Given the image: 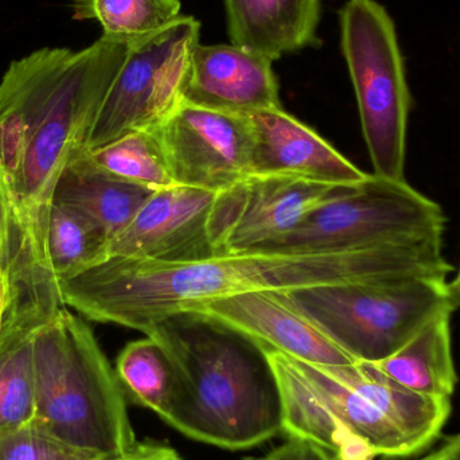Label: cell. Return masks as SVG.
<instances>
[{
	"mask_svg": "<svg viewBox=\"0 0 460 460\" xmlns=\"http://www.w3.org/2000/svg\"><path fill=\"white\" fill-rule=\"evenodd\" d=\"M443 238L337 251H253L190 261L102 260L59 281L62 305L99 323L146 332L208 300L394 279L447 280Z\"/></svg>",
	"mask_w": 460,
	"mask_h": 460,
	"instance_id": "6da1fadb",
	"label": "cell"
},
{
	"mask_svg": "<svg viewBox=\"0 0 460 460\" xmlns=\"http://www.w3.org/2000/svg\"><path fill=\"white\" fill-rule=\"evenodd\" d=\"M131 43L102 35L83 50L43 48L13 61L0 81V172L16 226V279L57 287L48 256L54 189L89 137Z\"/></svg>",
	"mask_w": 460,
	"mask_h": 460,
	"instance_id": "7a4b0ae2",
	"label": "cell"
},
{
	"mask_svg": "<svg viewBox=\"0 0 460 460\" xmlns=\"http://www.w3.org/2000/svg\"><path fill=\"white\" fill-rule=\"evenodd\" d=\"M283 402V434L338 460L407 459L429 450L451 400L408 391L367 362L321 365L267 349Z\"/></svg>",
	"mask_w": 460,
	"mask_h": 460,
	"instance_id": "3957f363",
	"label": "cell"
},
{
	"mask_svg": "<svg viewBox=\"0 0 460 460\" xmlns=\"http://www.w3.org/2000/svg\"><path fill=\"white\" fill-rule=\"evenodd\" d=\"M177 372L164 420L197 442L226 450L256 447L283 434V402L265 348L196 313L154 324Z\"/></svg>",
	"mask_w": 460,
	"mask_h": 460,
	"instance_id": "277c9868",
	"label": "cell"
},
{
	"mask_svg": "<svg viewBox=\"0 0 460 460\" xmlns=\"http://www.w3.org/2000/svg\"><path fill=\"white\" fill-rule=\"evenodd\" d=\"M34 423L58 442L105 460L137 450L126 392L91 327L57 308L35 332Z\"/></svg>",
	"mask_w": 460,
	"mask_h": 460,
	"instance_id": "5b68a950",
	"label": "cell"
},
{
	"mask_svg": "<svg viewBox=\"0 0 460 460\" xmlns=\"http://www.w3.org/2000/svg\"><path fill=\"white\" fill-rule=\"evenodd\" d=\"M340 23L373 174L405 181L412 96L394 19L377 0H348Z\"/></svg>",
	"mask_w": 460,
	"mask_h": 460,
	"instance_id": "8992f818",
	"label": "cell"
},
{
	"mask_svg": "<svg viewBox=\"0 0 460 460\" xmlns=\"http://www.w3.org/2000/svg\"><path fill=\"white\" fill-rule=\"evenodd\" d=\"M446 283L440 279H394L310 287L286 295L349 356L373 364L451 311Z\"/></svg>",
	"mask_w": 460,
	"mask_h": 460,
	"instance_id": "52a82bcc",
	"label": "cell"
},
{
	"mask_svg": "<svg viewBox=\"0 0 460 460\" xmlns=\"http://www.w3.org/2000/svg\"><path fill=\"white\" fill-rule=\"evenodd\" d=\"M442 207L405 181L370 174L264 251H337L443 238Z\"/></svg>",
	"mask_w": 460,
	"mask_h": 460,
	"instance_id": "ba28073f",
	"label": "cell"
},
{
	"mask_svg": "<svg viewBox=\"0 0 460 460\" xmlns=\"http://www.w3.org/2000/svg\"><path fill=\"white\" fill-rule=\"evenodd\" d=\"M201 23L181 15L166 29L129 45L94 121L88 148L158 128L185 102Z\"/></svg>",
	"mask_w": 460,
	"mask_h": 460,
	"instance_id": "9c48e42d",
	"label": "cell"
},
{
	"mask_svg": "<svg viewBox=\"0 0 460 460\" xmlns=\"http://www.w3.org/2000/svg\"><path fill=\"white\" fill-rule=\"evenodd\" d=\"M353 186L323 185L281 175H249L216 196L208 220L215 254L270 246L308 213Z\"/></svg>",
	"mask_w": 460,
	"mask_h": 460,
	"instance_id": "30bf717a",
	"label": "cell"
},
{
	"mask_svg": "<svg viewBox=\"0 0 460 460\" xmlns=\"http://www.w3.org/2000/svg\"><path fill=\"white\" fill-rule=\"evenodd\" d=\"M155 131L175 185L220 193L253 174L248 115L183 102Z\"/></svg>",
	"mask_w": 460,
	"mask_h": 460,
	"instance_id": "8fae6325",
	"label": "cell"
},
{
	"mask_svg": "<svg viewBox=\"0 0 460 460\" xmlns=\"http://www.w3.org/2000/svg\"><path fill=\"white\" fill-rule=\"evenodd\" d=\"M216 196L180 185L156 190L131 223L105 243L99 261L118 257L174 262L212 256L208 220Z\"/></svg>",
	"mask_w": 460,
	"mask_h": 460,
	"instance_id": "7c38bea8",
	"label": "cell"
},
{
	"mask_svg": "<svg viewBox=\"0 0 460 460\" xmlns=\"http://www.w3.org/2000/svg\"><path fill=\"white\" fill-rule=\"evenodd\" d=\"M265 349L300 361L321 365H351L356 359L341 349L286 292H246L208 300L191 308Z\"/></svg>",
	"mask_w": 460,
	"mask_h": 460,
	"instance_id": "4fadbf2b",
	"label": "cell"
},
{
	"mask_svg": "<svg viewBox=\"0 0 460 460\" xmlns=\"http://www.w3.org/2000/svg\"><path fill=\"white\" fill-rule=\"evenodd\" d=\"M248 116L253 129V174L281 175L334 186H356L369 178L370 174L283 108Z\"/></svg>",
	"mask_w": 460,
	"mask_h": 460,
	"instance_id": "5bb4252c",
	"label": "cell"
},
{
	"mask_svg": "<svg viewBox=\"0 0 460 460\" xmlns=\"http://www.w3.org/2000/svg\"><path fill=\"white\" fill-rule=\"evenodd\" d=\"M272 64L233 43H199L191 58L185 102L240 115L281 108Z\"/></svg>",
	"mask_w": 460,
	"mask_h": 460,
	"instance_id": "9a60e30c",
	"label": "cell"
},
{
	"mask_svg": "<svg viewBox=\"0 0 460 460\" xmlns=\"http://www.w3.org/2000/svg\"><path fill=\"white\" fill-rule=\"evenodd\" d=\"M233 45L270 61L319 48L321 0H224Z\"/></svg>",
	"mask_w": 460,
	"mask_h": 460,
	"instance_id": "2e32d148",
	"label": "cell"
},
{
	"mask_svg": "<svg viewBox=\"0 0 460 460\" xmlns=\"http://www.w3.org/2000/svg\"><path fill=\"white\" fill-rule=\"evenodd\" d=\"M61 305L16 300L0 332V434L34 420L35 332Z\"/></svg>",
	"mask_w": 460,
	"mask_h": 460,
	"instance_id": "e0dca14e",
	"label": "cell"
},
{
	"mask_svg": "<svg viewBox=\"0 0 460 460\" xmlns=\"http://www.w3.org/2000/svg\"><path fill=\"white\" fill-rule=\"evenodd\" d=\"M156 190L123 182L97 169L86 150L70 159L59 175L51 204L69 208L107 237L118 235Z\"/></svg>",
	"mask_w": 460,
	"mask_h": 460,
	"instance_id": "ac0fdd59",
	"label": "cell"
},
{
	"mask_svg": "<svg viewBox=\"0 0 460 460\" xmlns=\"http://www.w3.org/2000/svg\"><path fill=\"white\" fill-rule=\"evenodd\" d=\"M451 315V311H446L392 356L370 365L408 391L434 399L451 400L458 385Z\"/></svg>",
	"mask_w": 460,
	"mask_h": 460,
	"instance_id": "d6986e66",
	"label": "cell"
},
{
	"mask_svg": "<svg viewBox=\"0 0 460 460\" xmlns=\"http://www.w3.org/2000/svg\"><path fill=\"white\" fill-rule=\"evenodd\" d=\"M116 375L126 396L164 420L177 391V372L164 346L148 337L128 343L116 359Z\"/></svg>",
	"mask_w": 460,
	"mask_h": 460,
	"instance_id": "ffe728a7",
	"label": "cell"
},
{
	"mask_svg": "<svg viewBox=\"0 0 460 460\" xmlns=\"http://www.w3.org/2000/svg\"><path fill=\"white\" fill-rule=\"evenodd\" d=\"M181 8L180 0H75L73 18L99 22L104 37L134 43L166 29Z\"/></svg>",
	"mask_w": 460,
	"mask_h": 460,
	"instance_id": "44dd1931",
	"label": "cell"
},
{
	"mask_svg": "<svg viewBox=\"0 0 460 460\" xmlns=\"http://www.w3.org/2000/svg\"><path fill=\"white\" fill-rule=\"evenodd\" d=\"M86 154L97 169L123 182L151 190L175 185L155 129L132 132Z\"/></svg>",
	"mask_w": 460,
	"mask_h": 460,
	"instance_id": "7402d4cb",
	"label": "cell"
},
{
	"mask_svg": "<svg viewBox=\"0 0 460 460\" xmlns=\"http://www.w3.org/2000/svg\"><path fill=\"white\" fill-rule=\"evenodd\" d=\"M105 243L104 233L88 218L69 208L51 204L48 256L56 286L99 261Z\"/></svg>",
	"mask_w": 460,
	"mask_h": 460,
	"instance_id": "603a6c76",
	"label": "cell"
},
{
	"mask_svg": "<svg viewBox=\"0 0 460 460\" xmlns=\"http://www.w3.org/2000/svg\"><path fill=\"white\" fill-rule=\"evenodd\" d=\"M0 460H105L54 439L37 424L0 434ZM118 460V459H115Z\"/></svg>",
	"mask_w": 460,
	"mask_h": 460,
	"instance_id": "cb8c5ba5",
	"label": "cell"
},
{
	"mask_svg": "<svg viewBox=\"0 0 460 460\" xmlns=\"http://www.w3.org/2000/svg\"><path fill=\"white\" fill-rule=\"evenodd\" d=\"M15 267L16 226L7 186L0 172V332L18 300Z\"/></svg>",
	"mask_w": 460,
	"mask_h": 460,
	"instance_id": "d4e9b609",
	"label": "cell"
},
{
	"mask_svg": "<svg viewBox=\"0 0 460 460\" xmlns=\"http://www.w3.org/2000/svg\"><path fill=\"white\" fill-rule=\"evenodd\" d=\"M243 460H338L329 451L305 442V440L289 439L262 456Z\"/></svg>",
	"mask_w": 460,
	"mask_h": 460,
	"instance_id": "484cf974",
	"label": "cell"
},
{
	"mask_svg": "<svg viewBox=\"0 0 460 460\" xmlns=\"http://www.w3.org/2000/svg\"><path fill=\"white\" fill-rule=\"evenodd\" d=\"M124 460H183L172 448L156 443H140L137 451Z\"/></svg>",
	"mask_w": 460,
	"mask_h": 460,
	"instance_id": "4316f807",
	"label": "cell"
},
{
	"mask_svg": "<svg viewBox=\"0 0 460 460\" xmlns=\"http://www.w3.org/2000/svg\"><path fill=\"white\" fill-rule=\"evenodd\" d=\"M446 302L451 311H456L460 308V270L456 273V279L450 283H446Z\"/></svg>",
	"mask_w": 460,
	"mask_h": 460,
	"instance_id": "83f0119b",
	"label": "cell"
},
{
	"mask_svg": "<svg viewBox=\"0 0 460 460\" xmlns=\"http://www.w3.org/2000/svg\"><path fill=\"white\" fill-rule=\"evenodd\" d=\"M443 460H460V434L447 438L442 447Z\"/></svg>",
	"mask_w": 460,
	"mask_h": 460,
	"instance_id": "f1b7e54d",
	"label": "cell"
},
{
	"mask_svg": "<svg viewBox=\"0 0 460 460\" xmlns=\"http://www.w3.org/2000/svg\"><path fill=\"white\" fill-rule=\"evenodd\" d=\"M418 460H443L442 451L439 450L435 451V453L429 454V456H423V458Z\"/></svg>",
	"mask_w": 460,
	"mask_h": 460,
	"instance_id": "f546056e",
	"label": "cell"
},
{
	"mask_svg": "<svg viewBox=\"0 0 460 460\" xmlns=\"http://www.w3.org/2000/svg\"><path fill=\"white\" fill-rule=\"evenodd\" d=\"M126 458H127V456H126ZM126 458H121V459H118V460H124V459H126Z\"/></svg>",
	"mask_w": 460,
	"mask_h": 460,
	"instance_id": "4dcf8cb0",
	"label": "cell"
}]
</instances>
